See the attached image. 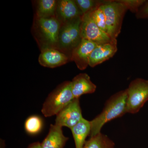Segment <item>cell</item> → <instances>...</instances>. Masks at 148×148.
Here are the masks:
<instances>
[{
	"instance_id": "6da1fadb",
	"label": "cell",
	"mask_w": 148,
	"mask_h": 148,
	"mask_svg": "<svg viewBox=\"0 0 148 148\" xmlns=\"http://www.w3.org/2000/svg\"><path fill=\"white\" fill-rule=\"evenodd\" d=\"M127 98L126 89L117 92L109 98L102 112L90 121V137L100 133L103 125L107 123L121 117L127 113Z\"/></svg>"
},
{
	"instance_id": "7a4b0ae2",
	"label": "cell",
	"mask_w": 148,
	"mask_h": 148,
	"mask_svg": "<svg viewBox=\"0 0 148 148\" xmlns=\"http://www.w3.org/2000/svg\"><path fill=\"white\" fill-rule=\"evenodd\" d=\"M61 27V22L56 16L46 18L35 17L34 33L41 50L47 48L58 49Z\"/></svg>"
},
{
	"instance_id": "3957f363",
	"label": "cell",
	"mask_w": 148,
	"mask_h": 148,
	"mask_svg": "<svg viewBox=\"0 0 148 148\" xmlns=\"http://www.w3.org/2000/svg\"><path fill=\"white\" fill-rule=\"evenodd\" d=\"M74 99L71 81L64 82L48 96L43 105L42 113L46 117L56 115Z\"/></svg>"
},
{
	"instance_id": "277c9868",
	"label": "cell",
	"mask_w": 148,
	"mask_h": 148,
	"mask_svg": "<svg viewBox=\"0 0 148 148\" xmlns=\"http://www.w3.org/2000/svg\"><path fill=\"white\" fill-rule=\"evenodd\" d=\"M101 8L106 16L108 34L116 39L121 32L123 21L127 9L117 1H103Z\"/></svg>"
},
{
	"instance_id": "5b68a950",
	"label": "cell",
	"mask_w": 148,
	"mask_h": 148,
	"mask_svg": "<svg viewBox=\"0 0 148 148\" xmlns=\"http://www.w3.org/2000/svg\"><path fill=\"white\" fill-rule=\"evenodd\" d=\"M127 90V113L136 114L148 101V80L136 79L129 84Z\"/></svg>"
},
{
	"instance_id": "8992f818",
	"label": "cell",
	"mask_w": 148,
	"mask_h": 148,
	"mask_svg": "<svg viewBox=\"0 0 148 148\" xmlns=\"http://www.w3.org/2000/svg\"><path fill=\"white\" fill-rule=\"evenodd\" d=\"M82 17L61 24L58 39V50L71 51L72 52L79 44L82 39L80 35Z\"/></svg>"
},
{
	"instance_id": "52a82bcc",
	"label": "cell",
	"mask_w": 148,
	"mask_h": 148,
	"mask_svg": "<svg viewBox=\"0 0 148 148\" xmlns=\"http://www.w3.org/2000/svg\"><path fill=\"white\" fill-rule=\"evenodd\" d=\"M80 35L82 39L88 40L97 45L117 42V39L112 38L97 26L90 13L84 14L82 17Z\"/></svg>"
},
{
	"instance_id": "ba28073f",
	"label": "cell",
	"mask_w": 148,
	"mask_h": 148,
	"mask_svg": "<svg viewBox=\"0 0 148 148\" xmlns=\"http://www.w3.org/2000/svg\"><path fill=\"white\" fill-rule=\"evenodd\" d=\"M79 98H74L69 105L56 115L55 124L61 127L72 128L83 118Z\"/></svg>"
},
{
	"instance_id": "9c48e42d",
	"label": "cell",
	"mask_w": 148,
	"mask_h": 148,
	"mask_svg": "<svg viewBox=\"0 0 148 148\" xmlns=\"http://www.w3.org/2000/svg\"><path fill=\"white\" fill-rule=\"evenodd\" d=\"M98 45L88 40L82 39L79 44L72 51L71 60L75 62L79 70H85L89 66L90 54Z\"/></svg>"
},
{
	"instance_id": "30bf717a",
	"label": "cell",
	"mask_w": 148,
	"mask_h": 148,
	"mask_svg": "<svg viewBox=\"0 0 148 148\" xmlns=\"http://www.w3.org/2000/svg\"><path fill=\"white\" fill-rule=\"evenodd\" d=\"M71 60L66 53L56 49L47 48L42 49L39 56L40 65L49 68H55L65 65Z\"/></svg>"
},
{
	"instance_id": "8fae6325",
	"label": "cell",
	"mask_w": 148,
	"mask_h": 148,
	"mask_svg": "<svg viewBox=\"0 0 148 148\" xmlns=\"http://www.w3.org/2000/svg\"><path fill=\"white\" fill-rule=\"evenodd\" d=\"M56 16L61 24L81 18L83 14L73 0H60L57 1Z\"/></svg>"
},
{
	"instance_id": "7c38bea8",
	"label": "cell",
	"mask_w": 148,
	"mask_h": 148,
	"mask_svg": "<svg viewBox=\"0 0 148 148\" xmlns=\"http://www.w3.org/2000/svg\"><path fill=\"white\" fill-rule=\"evenodd\" d=\"M118 50L117 42L98 45L89 58V66L93 68L112 58Z\"/></svg>"
},
{
	"instance_id": "4fadbf2b",
	"label": "cell",
	"mask_w": 148,
	"mask_h": 148,
	"mask_svg": "<svg viewBox=\"0 0 148 148\" xmlns=\"http://www.w3.org/2000/svg\"><path fill=\"white\" fill-rule=\"evenodd\" d=\"M72 90L74 98H79L84 94L95 92L96 85L90 80L86 73H80L74 77L71 81Z\"/></svg>"
},
{
	"instance_id": "5bb4252c",
	"label": "cell",
	"mask_w": 148,
	"mask_h": 148,
	"mask_svg": "<svg viewBox=\"0 0 148 148\" xmlns=\"http://www.w3.org/2000/svg\"><path fill=\"white\" fill-rule=\"evenodd\" d=\"M69 139L63 134L62 127L51 124L48 134L41 143V148H64Z\"/></svg>"
},
{
	"instance_id": "9a60e30c",
	"label": "cell",
	"mask_w": 148,
	"mask_h": 148,
	"mask_svg": "<svg viewBox=\"0 0 148 148\" xmlns=\"http://www.w3.org/2000/svg\"><path fill=\"white\" fill-rule=\"evenodd\" d=\"M75 148H83L86 138L90 135V121L83 118L75 125L71 128Z\"/></svg>"
},
{
	"instance_id": "2e32d148",
	"label": "cell",
	"mask_w": 148,
	"mask_h": 148,
	"mask_svg": "<svg viewBox=\"0 0 148 148\" xmlns=\"http://www.w3.org/2000/svg\"><path fill=\"white\" fill-rule=\"evenodd\" d=\"M57 1L55 0L37 1L36 17L46 18L56 16Z\"/></svg>"
},
{
	"instance_id": "e0dca14e",
	"label": "cell",
	"mask_w": 148,
	"mask_h": 148,
	"mask_svg": "<svg viewBox=\"0 0 148 148\" xmlns=\"http://www.w3.org/2000/svg\"><path fill=\"white\" fill-rule=\"evenodd\" d=\"M114 143L102 133L90 137L86 141L83 148H114Z\"/></svg>"
},
{
	"instance_id": "ac0fdd59",
	"label": "cell",
	"mask_w": 148,
	"mask_h": 148,
	"mask_svg": "<svg viewBox=\"0 0 148 148\" xmlns=\"http://www.w3.org/2000/svg\"><path fill=\"white\" fill-rule=\"evenodd\" d=\"M42 125V120L39 116H32L26 120L24 124V128L28 134L35 135L41 131Z\"/></svg>"
},
{
	"instance_id": "d6986e66",
	"label": "cell",
	"mask_w": 148,
	"mask_h": 148,
	"mask_svg": "<svg viewBox=\"0 0 148 148\" xmlns=\"http://www.w3.org/2000/svg\"><path fill=\"white\" fill-rule=\"evenodd\" d=\"M75 2L83 15L92 12L101 5L102 1L76 0Z\"/></svg>"
},
{
	"instance_id": "ffe728a7",
	"label": "cell",
	"mask_w": 148,
	"mask_h": 148,
	"mask_svg": "<svg viewBox=\"0 0 148 148\" xmlns=\"http://www.w3.org/2000/svg\"><path fill=\"white\" fill-rule=\"evenodd\" d=\"M90 14L97 26L103 32L108 34L106 16L101 6L90 12Z\"/></svg>"
},
{
	"instance_id": "44dd1931",
	"label": "cell",
	"mask_w": 148,
	"mask_h": 148,
	"mask_svg": "<svg viewBox=\"0 0 148 148\" xmlns=\"http://www.w3.org/2000/svg\"><path fill=\"white\" fill-rule=\"evenodd\" d=\"M132 13L136 14L146 0H118Z\"/></svg>"
},
{
	"instance_id": "7402d4cb",
	"label": "cell",
	"mask_w": 148,
	"mask_h": 148,
	"mask_svg": "<svg viewBox=\"0 0 148 148\" xmlns=\"http://www.w3.org/2000/svg\"><path fill=\"white\" fill-rule=\"evenodd\" d=\"M135 16L138 19L148 18V1H146L141 6Z\"/></svg>"
},
{
	"instance_id": "603a6c76",
	"label": "cell",
	"mask_w": 148,
	"mask_h": 148,
	"mask_svg": "<svg viewBox=\"0 0 148 148\" xmlns=\"http://www.w3.org/2000/svg\"><path fill=\"white\" fill-rule=\"evenodd\" d=\"M27 148H41V143L39 142H35L29 145Z\"/></svg>"
}]
</instances>
